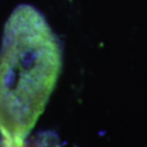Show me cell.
<instances>
[{"instance_id":"cell-1","label":"cell","mask_w":147,"mask_h":147,"mask_svg":"<svg viewBox=\"0 0 147 147\" xmlns=\"http://www.w3.org/2000/svg\"><path fill=\"white\" fill-rule=\"evenodd\" d=\"M57 37L39 11L18 5L7 20L0 49L1 147H25L61 71Z\"/></svg>"}]
</instances>
